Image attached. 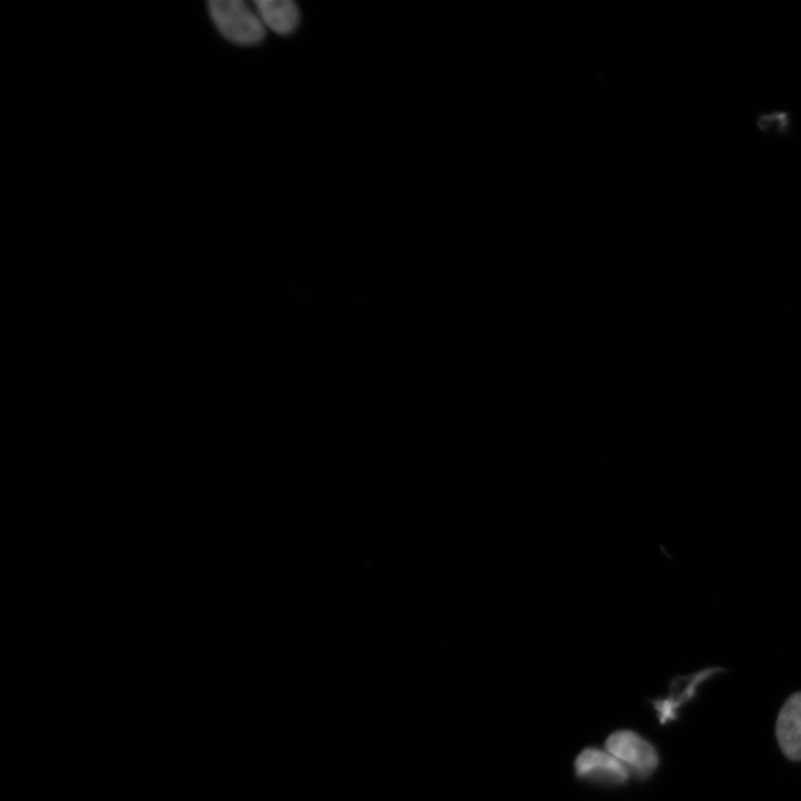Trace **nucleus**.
Wrapping results in <instances>:
<instances>
[{"label": "nucleus", "instance_id": "nucleus-3", "mask_svg": "<svg viewBox=\"0 0 801 801\" xmlns=\"http://www.w3.org/2000/svg\"><path fill=\"white\" fill-rule=\"evenodd\" d=\"M576 778L605 787L625 784L630 779L629 771L605 749L584 748L574 760Z\"/></svg>", "mask_w": 801, "mask_h": 801}, {"label": "nucleus", "instance_id": "nucleus-1", "mask_svg": "<svg viewBox=\"0 0 801 801\" xmlns=\"http://www.w3.org/2000/svg\"><path fill=\"white\" fill-rule=\"evenodd\" d=\"M209 13L219 32L236 44H255L265 36V26L256 9L243 0H212Z\"/></svg>", "mask_w": 801, "mask_h": 801}, {"label": "nucleus", "instance_id": "nucleus-4", "mask_svg": "<svg viewBox=\"0 0 801 801\" xmlns=\"http://www.w3.org/2000/svg\"><path fill=\"white\" fill-rule=\"evenodd\" d=\"M724 671L719 666L705 668L690 675H680L672 680L665 698L651 700L660 723L664 724L676 719L678 710L691 700L698 688L712 675Z\"/></svg>", "mask_w": 801, "mask_h": 801}, {"label": "nucleus", "instance_id": "nucleus-5", "mask_svg": "<svg viewBox=\"0 0 801 801\" xmlns=\"http://www.w3.org/2000/svg\"><path fill=\"white\" fill-rule=\"evenodd\" d=\"M777 738L789 759L801 760V692L792 694L783 704L777 720Z\"/></svg>", "mask_w": 801, "mask_h": 801}, {"label": "nucleus", "instance_id": "nucleus-6", "mask_svg": "<svg viewBox=\"0 0 801 801\" xmlns=\"http://www.w3.org/2000/svg\"><path fill=\"white\" fill-rule=\"evenodd\" d=\"M255 9L264 26L276 33H290L298 23L299 13L290 0H256Z\"/></svg>", "mask_w": 801, "mask_h": 801}, {"label": "nucleus", "instance_id": "nucleus-2", "mask_svg": "<svg viewBox=\"0 0 801 801\" xmlns=\"http://www.w3.org/2000/svg\"><path fill=\"white\" fill-rule=\"evenodd\" d=\"M605 750L639 780L650 778L659 767L656 749L633 730L612 732L605 740Z\"/></svg>", "mask_w": 801, "mask_h": 801}]
</instances>
